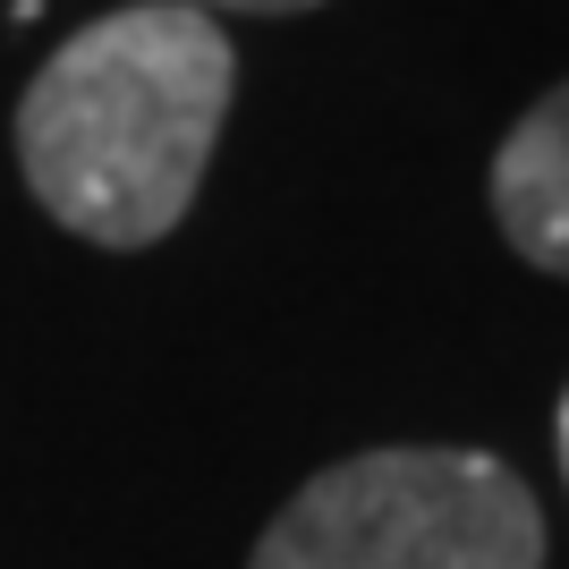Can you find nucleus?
<instances>
[{"label":"nucleus","mask_w":569,"mask_h":569,"mask_svg":"<svg viewBox=\"0 0 569 569\" xmlns=\"http://www.w3.org/2000/svg\"><path fill=\"white\" fill-rule=\"evenodd\" d=\"M493 213L527 263L569 281V86L510 128V144L493 162Z\"/></svg>","instance_id":"nucleus-3"},{"label":"nucleus","mask_w":569,"mask_h":569,"mask_svg":"<svg viewBox=\"0 0 569 569\" xmlns=\"http://www.w3.org/2000/svg\"><path fill=\"white\" fill-rule=\"evenodd\" d=\"M230 86V34L188 0H137L77 26L18 102L34 204L94 247H153L196 204Z\"/></svg>","instance_id":"nucleus-1"},{"label":"nucleus","mask_w":569,"mask_h":569,"mask_svg":"<svg viewBox=\"0 0 569 569\" xmlns=\"http://www.w3.org/2000/svg\"><path fill=\"white\" fill-rule=\"evenodd\" d=\"M247 569H545V519L485 451H357L263 527Z\"/></svg>","instance_id":"nucleus-2"},{"label":"nucleus","mask_w":569,"mask_h":569,"mask_svg":"<svg viewBox=\"0 0 569 569\" xmlns=\"http://www.w3.org/2000/svg\"><path fill=\"white\" fill-rule=\"evenodd\" d=\"M188 9H256V18H281V9H315V0H188Z\"/></svg>","instance_id":"nucleus-4"},{"label":"nucleus","mask_w":569,"mask_h":569,"mask_svg":"<svg viewBox=\"0 0 569 569\" xmlns=\"http://www.w3.org/2000/svg\"><path fill=\"white\" fill-rule=\"evenodd\" d=\"M561 468H569V400H561Z\"/></svg>","instance_id":"nucleus-5"}]
</instances>
